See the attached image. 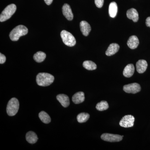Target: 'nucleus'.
<instances>
[{"label":"nucleus","mask_w":150,"mask_h":150,"mask_svg":"<svg viewBox=\"0 0 150 150\" xmlns=\"http://www.w3.org/2000/svg\"><path fill=\"white\" fill-rule=\"evenodd\" d=\"M19 108V103L18 100L13 98L8 101L6 111L8 115L9 116H14L17 113Z\"/></svg>","instance_id":"7ed1b4c3"},{"label":"nucleus","mask_w":150,"mask_h":150,"mask_svg":"<svg viewBox=\"0 0 150 150\" xmlns=\"http://www.w3.org/2000/svg\"><path fill=\"white\" fill-rule=\"evenodd\" d=\"M63 42L65 45L70 47L74 46L76 44V40L74 35L67 30H62L61 33Z\"/></svg>","instance_id":"39448f33"},{"label":"nucleus","mask_w":150,"mask_h":150,"mask_svg":"<svg viewBox=\"0 0 150 150\" xmlns=\"http://www.w3.org/2000/svg\"><path fill=\"white\" fill-rule=\"evenodd\" d=\"M147 67V62L144 60H139L136 64L137 72L139 74L144 72L146 70Z\"/></svg>","instance_id":"f8f14e48"},{"label":"nucleus","mask_w":150,"mask_h":150,"mask_svg":"<svg viewBox=\"0 0 150 150\" xmlns=\"http://www.w3.org/2000/svg\"><path fill=\"white\" fill-rule=\"evenodd\" d=\"M109 108V105L107 101H101L98 103L96 105V108L99 111H103L107 110Z\"/></svg>","instance_id":"b1692460"},{"label":"nucleus","mask_w":150,"mask_h":150,"mask_svg":"<svg viewBox=\"0 0 150 150\" xmlns=\"http://www.w3.org/2000/svg\"><path fill=\"white\" fill-rule=\"evenodd\" d=\"M39 118L43 123L48 124L50 123L51 121V117H50L48 113H46L45 111H41L39 113Z\"/></svg>","instance_id":"412c9836"},{"label":"nucleus","mask_w":150,"mask_h":150,"mask_svg":"<svg viewBox=\"0 0 150 150\" xmlns=\"http://www.w3.org/2000/svg\"><path fill=\"white\" fill-rule=\"evenodd\" d=\"M53 75L46 73H39L36 76V81L37 84L41 86H47L54 81Z\"/></svg>","instance_id":"f257e3e1"},{"label":"nucleus","mask_w":150,"mask_h":150,"mask_svg":"<svg viewBox=\"0 0 150 150\" xmlns=\"http://www.w3.org/2000/svg\"><path fill=\"white\" fill-rule=\"evenodd\" d=\"M139 44V41L138 37L136 35H132L129 38L127 42V45L131 49H134L137 48Z\"/></svg>","instance_id":"4468645a"},{"label":"nucleus","mask_w":150,"mask_h":150,"mask_svg":"<svg viewBox=\"0 0 150 150\" xmlns=\"http://www.w3.org/2000/svg\"><path fill=\"white\" fill-rule=\"evenodd\" d=\"M146 24L147 26L150 28V17H149L146 19Z\"/></svg>","instance_id":"bb28decb"},{"label":"nucleus","mask_w":150,"mask_h":150,"mask_svg":"<svg viewBox=\"0 0 150 150\" xmlns=\"http://www.w3.org/2000/svg\"><path fill=\"white\" fill-rule=\"evenodd\" d=\"M26 141L30 144H34L36 143L38 140L37 135L33 131H29L26 134Z\"/></svg>","instance_id":"a211bd4d"},{"label":"nucleus","mask_w":150,"mask_h":150,"mask_svg":"<svg viewBox=\"0 0 150 150\" xmlns=\"http://www.w3.org/2000/svg\"><path fill=\"white\" fill-rule=\"evenodd\" d=\"M120 46L117 43H111L108 46L107 50L105 52V54L107 56H111L116 54L119 50Z\"/></svg>","instance_id":"2eb2a0df"},{"label":"nucleus","mask_w":150,"mask_h":150,"mask_svg":"<svg viewBox=\"0 0 150 150\" xmlns=\"http://www.w3.org/2000/svg\"><path fill=\"white\" fill-rule=\"evenodd\" d=\"M83 66L86 69L92 71L96 69L97 66L96 64L90 61H86L84 62Z\"/></svg>","instance_id":"4be33fe9"},{"label":"nucleus","mask_w":150,"mask_h":150,"mask_svg":"<svg viewBox=\"0 0 150 150\" xmlns=\"http://www.w3.org/2000/svg\"><path fill=\"white\" fill-rule=\"evenodd\" d=\"M28 33V29L25 26L19 25L13 28L9 34V37L12 41H17L20 37L26 35Z\"/></svg>","instance_id":"f03ea898"},{"label":"nucleus","mask_w":150,"mask_h":150,"mask_svg":"<svg viewBox=\"0 0 150 150\" xmlns=\"http://www.w3.org/2000/svg\"><path fill=\"white\" fill-rule=\"evenodd\" d=\"M56 98L63 107L67 108L69 105V98L67 95L64 94L58 95L56 96Z\"/></svg>","instance_id":"9d476101"},{"label":"nucleus","mask_w":150,"mask_h":150,"mask_svg":"<svg viewBox=\"0 0 150 150\" xmlns=\"http://www.w3.org/2000/svg\"><path fill=\"white\" fill-rule=\"evenodd\" d=\"M135 71V67L133 64H129L124 68L123 75L126 78H130L134 74Z\"/></svg>","instance_id":"dca6fc26"},{"label":"nucleus","mask_w":150,"mask_h":150,"mask_svg":"<svg viewBox=\"0 0 150 150\" xmlns=\"http://www.w3.org/2000/svg\"><path fill=\"white\" fill-rule=\"evenodd\" d=\"M126 15L128 18L132 20L134 22H137L139 19V15L136 9L132 8L128 10Z\"/></svg>","instance_id":"ddd939ff"},{"label":"nucleus","mask_w":150,"mask_h":150,"mask_svg":"<svg viewBox=\"0 0 150 150\" xmlns=\"http://www.w3.org/2000/svg\"><path fill=\"white\" fill-rule=\"evenodd\" d=\"M80 26L82 33L84 36H88L89 34V33L91 31V27L87 22L82 21L80 23Z\"/></svg>","instance_id":"9b49d317"},{"label":"nucleus","mask_w":150,"mask_h":150,"mask_svg":"<svg viewBox=\"0 0 150 150\" xmlns=\"http://www.w3.org/2000/svg\"><path fill=\"white\" fill-rule=\"evenodd\" d=\"M90 115L86 112H81L77 115V119L79 123H83L86 122L89 118Z\"/></svg>","instance_id":"5701e85b"},{"label":"nucleus","mask_w":150,"mask_h":150,"mask_svg":"<svg viewBox=\"0 0 150 150\" xmlns=\"http://www.w3.org/2000/svg\"><path fill=\"white\" fill-rule=\"evenodd\" d=\"M96 5L98 8H101L103 5L104 0H95Z\"/></svg>","instance_id":"393cba45"},{"label":"nucleus","mask_w":150,"mask_h":150,"mask_svg":"<svg viewBox=\"0 0 150 150\" xmlns=\"http://www.w3.org/2000/svg\"><path fill=\"white\" fill-rule=\"evenodd\" d=\"M6 56L2 54L1 53L0 54V64H3L6 62Z\"/></svg>","instance_id":"a878e982"},{"label":"nucleus","mask_w":150,"mask_h":150,"mask_svg":"<svg viewBox=\"0 0 150 150\" xmlns=\"http://www.w3.org/2000/svg\"><path fill=\"white\" fill-rule=\"evenodd\" d=\"M85 95L83 92H78L73 96V102L75 104H77L81 103L84 101Z\"/></svg>","instance_id":"f3484780"},{"label":"nucleus","mask_w":150,"mask_h":150,"mask_svg":"<svg viewBox=\"0 0 150 150\" xmlns=\"http://www.w3.org/2000/svg\"><path fill=\"white\" fill-rule=\"evenodd\" d=\"M46 58V54L42 51L37 52L33 56V59L38 63H41L43 62Z\"/></svg>","instance_id":"aec40b11"},{"label":"nucleus","mask_w":150,"mask_h":150,"mask_svg":"<svg viewBox=\"0 0 150 150\" xmlns=\"http://www.w3.org/2000/svg\"><path fill=\"white\" fill-rule=\"evenodd\" d=\"M135 118L133 115H126L121 119L119 122V125L124 128H130L134 126Z\"/></svg>","instance_id":"423d86ee"},{"label":"nucleus","mask_w":150,"mask_h":150,"mask_svg":"<svg viewBox=\"0 0 150 150\" xmlns=\"http://www.w3.org/2000/svg\"><path fill=\"white\" fill-rule=\"evenodd\" d=\"M62 12L64 16L68 20L72 21L74 18V15L71 7L69 4H65L62 7Z\"/></svg>","instance_id":"1a4fd4ad"},{"label":"nucleus","mask_w":150,"mask_h":150,"mask_svg":"<svg viewBox=\"0 0 150 150\" xmlns=\"http://www.w3.org/2000/svg\"><path fill=\"white\" fill-rule=\"evenodd\" d=\"M118 12V6L117 4L115 2H112L110 3L109 6L108 12L110 17L111 18H114L116 16Z\"/></svg>","instance_id":"6ab92c4d"},{"label":"nucleus","mask_w":150,"mask_h":150,"mask_svg":"<svg viewBox=\"0 0 150 150\" xmlns=\"http://www.w3.org/2000/svg\"><path fill=\"white\" fill-rule=\"evenodd\" d=\"M16 10V6L14 4L8 6L3 11L0 16V21H5L10 18Z\"/></svg>","instance_id":"20e7f679"},{"label":"nucleus","mask_w":150,"mask_h":150,"mask_svg":"<svg viewBox=\"0 0 150 150\" xmlns=\"http://www.w3.org/2000/svg\"><path fill=\"white\" fill-rule=\"evenodd\" d=\"M53 0H44V1L46 3V4L48 5H50L53 2Z\"/></svg>","instance_id":"cd10ccee"},{"label":"nucleus","mask_w":150,"mask_h":150,"mask_svg":"<svg viewBox=\"0 0 150 150\" xmlns=\"http://www.w3.org/2000/svg\"><path fill=\"white\" fill-rule=\"evenodd\" d=\"M123 89L127 93L135 94L141 91V87L139 84L133 83L124 86Z\"/></svg>","instance_id":"0eeeda50"},{"label":"nucleus","mask_w":150,"mask_h":150,"mask_svg":"<svg viewBox=\"0 0 150 150\" xmlns=\"http://www.w3.org/2000/svg\"><path fill=\"white\" fill-rule=\"evenodd\" d=\"M101 139L103 141L110 142H119L123 139L122 136L117 134H103Z\"/></svg>","instance_id":"6e6552de"}]
</instances>
